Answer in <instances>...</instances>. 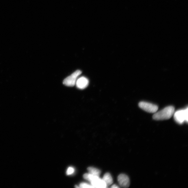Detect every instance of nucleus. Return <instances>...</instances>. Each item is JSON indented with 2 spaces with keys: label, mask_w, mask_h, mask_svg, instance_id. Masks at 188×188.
Here are the masks:
<instances>
[{
  "label": "nucleus",
  "mask_w": 188,
  "mask_h": 188,
  "mask_svg": "<svg viewBox=\"0 0 188 188\" xmlns=\"http://www.w3.org/2000/svg\"><path fill=\"white\" fill-rule=\"evenodd\" d=\"M175 112V108L172 106H169L153 115V118L156 120H163L171 119Z\"/></svg>",
  "instance_id": "f257e3e1"
},
{
  "label": "nucleus",
  "mask_w": 188,
  "mask_h": 188,
  "mask_svg": "<svg viewBox=\"0 0 188 188\" xmlns=\"http://www.w3.org/2000/svg\"><path fill=\"white\" fill-rule=\"evenodd\" d=\"M83 178L89 181L93 188L107 187L104 181L98 176L87 173L84 175Z\"/></svg>",
  "instance_id": "f03ea898"
},
{
  "label": "nucleus",
  "mask_w": 188,
  "mask_h": 188,
  "mask_svg": "<svg viewBox=\"0 0 188 188\" xmlns=\"http://www.w3.org/2000/svg\"><path fill=\"white\" fill-rule=\"evenodd\" d=\"M174 119L178 123L182 124L185 122H188V108L174 112Z\"/></svg>",
  "instance_id": "7ed1b4c3"
},
{
  "label": "nucleus",
  "mask_w": 188,
  "mask_h": 188,
  "mask_svg": "<svg viewBox=\"0 0 188 188\" xmlns=\"http://www.w3.org/2000/svg\"><path fill=\"white\" fill-rule=\"evenodd\" d=\"M82 72L77 70L73 73L70 76L65 79L63 81V84L68 87H73L75 85L78 77L81 74Z\"/></svg>",
  "instance_id": "20e7f679"
},
{
  "label": "nucleus",
  "mask_w": 188,
  "mask_h": 188,
  "mask_svg": "<svg viewBox=\"0 0 188 188\" xmlns=\"http://www.w3.org/2000/svg\"><path fill=\"white\" fill-rule=\"evenodd\" d=\"M139 106L142 110L150 113H155L158 110V107L151 103L141 101L139 103Z\"/></svg>",
  "instance_id": "39448f33"
},
{
  "label": "nucleus",
  "mask_w": 188,
  "mask_h": 188,
  "mask_svg": "<svg viewBox=\"0 0 188 188\" xmlns=\"http://www.w3.org/2000/svg\"><path fill=\"white\" fill-rule=\"evenodd\" d=\"M117 180L120 186L124 188H128L130 186L129 178L125 174H121L118 176Z\"/></svg>",
  "instance_id": "423d86ee"
},
{
  "label": "nucleus",
  "mask_w": 188,
  "mask_h": 188,
  "mask_svg": "<svg viewBox=\"0 0 188 188\" xmlns=\"http://www.w3.org/2000/svg\"><path fill=\"white\" fill-rule=\"evenodd\" d=\"M89 83V81L87 78L85 77H81L77 78L75 85L78 88L83 89L88 86Z\"/></svg>",
  "instance_id": "0eeeda50"
},
{
  "label": "nucleus",
  "mask_w": 188,
  "mask_h": 188,
  "mask_svg": "<svg viewBox=\"0 0 188 188\" xmlns=\"http://www.w3.org/2000/svg\"><path fill=\"white\" fill-rule=\"evenodd\" d=\"M102 179L104 181L106 185L107 186H111L113 183V178L110 174L109 173H106L103 176Z\"/></svg>",
  "instance_id": "6e6552de"
},
{
  "label": "nucleus",
  "mask_w": 188,
  "mask_h": 188,
  "mask_svg": "<svg viewBox=\"0 0 188 188\" xmlns=\"http://www.w3.org/2000/svg\"><path fill=\"white\" fill-rule=\"evenodd\" d=\"M87 170L88 171L89 173L93 175L99 176V175L101 174V171L93 167H89L88 168Z\"/></svg>",
  "instance_id": "1a4fd4ad"
},
{
  "label": "nucleus",
  "mask_w": 188,
  "mask_h": 188,
  "mask_svg": "<svg viewBox=\"0 0 188 188\" xmlns=\"http://www.w3.org/2000/svg\"><path fill=\"white\" fill-rule=\"evenodd\" d=\"M80 188H93L91 185L85 183H82L80 184Z\"/></svg>",
  "instance_id": "9d476101"
},
{
  "label": "nucleus",
  "mask_w": 188,
  "mask_h": 188,
  "mask_svg": "<svg viewBox=\"0 0 188 188\" xmlns=\"http://www.w3.org/2000/svg\"><path fill=\"white\" fill-rule=\"evenodd\" d=\"M75 171L74 169L72 167H69L66 172V174L68 175H71L74 173Z\"/></svg>",
  "instance_id": "9b49d317"
},
{
  "label": "nucleus",
  "mask_w": 188,
  "mask_h": 188,
  "mask_svg": "<svg viewBox=\"0 0 188 188\" xmlns=\"http://www.w3.org/2000/svg\"><path fill=\"white\" fill-rule=\"evenodd\" d=\"M119 187L118 186H117V185H113V186H112L111 187V188H119Z\"/></svg>",
  "instance_id": "f8f14e48"
},
{
  "label": "nucleus",
  "mask_w": 188,
  "mask_h": 188,
  "mask_svg": "<svg viewBox=\"0 0 188 188\" xmlns=\"http://www.w3.org/2000/svg\"><path fill=\"white\" fill-rule=\"evenodd\" d=\"M75 187H76V188H79V187H78V186H75Z\"/></svg>",
  "instance_id": "ddd939ff"
}]
</instances>
